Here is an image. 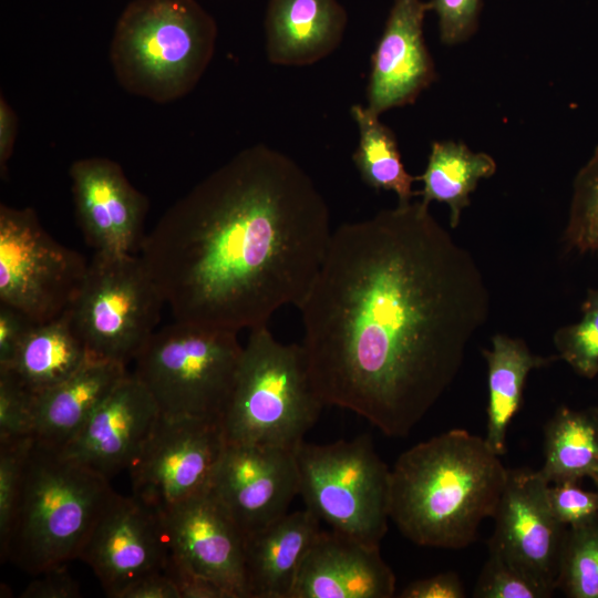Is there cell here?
Instances as JSON below:
<instances>
[{"mask_svg":"<svg viewBox=\"0 0 598 598\" xmlns=\"http://www.w3.org/2000/svg\"><path fill=\"white\" fill-rule=\"evenodd\" d=\"M34 443L33 436L0 441V549L9 536Z\"/></svg>","mask_w":598,"mask_h":598,"instance_id":"4dcf8cb0","label":"cell"},{"mask_svg":"<svg viewBox=\"0 0 598 598\" xmlns=\"http://www.w3.org/2000/svg\"><path fill=\"white\" fill-rule=\"evenodd\" d=\"M321 530L308 508L286 513L244 536L247 598H291L302 563Z\"/></svg>","mask_w":598,"mask_h":598,"instance_id":"ffe728a7","label":"cell"},{"mask_svg":"<svg viewBox=\"0 0 598 598\" xmlns=\"http://www.w3.org/2000/svg\"><path fill=\"white\" fill-rule=\"evenodd\" d=\"M548 485L538 470L508 468L488 549L554 591L568 527L550 511Z\"/></svg>","mask_w":598,"mask_h":598,"instance_id":"7c38bea8","label":"cell"},{"mask_svg":"<svg viewBox=\"0 0 598 598\" xmlns=\"http://www.w3.org/2000/svg\"><path fill=\"white\" fill-rule=\"evenodd\" d=\"M496 162L487 153L473 152L464 143L436 141L431 146L423 182L422 200L444 203L450 208V225L457 227L462 212L478 182L493 176Z\"/></svg>","mask_w":598,"mask_h":598,"instance_id":"d4e9b609","label":"cell"},{"mask_svg":"<svg viewBox=\"0 0 598 598\" xmlns=\"http://www.w3.org/2000/svg\"><path fill=\"white\" fill-rule=\"evenodd\" d=\"M69 175L76 220L89 247L107 255L140 250L148 199L122 166L106 157H85L71 164Z\"/></svg>","mask_w":598,"mask_h":598,"instance_id":"9a60e30c","label":"cell"},{"mask_svg":"<svg viewBox=\"0 0 598 598\" xmlns=\"http://www.w3.org/2000/svg\"><path fill=\"white\" fill-rule=\"evenodd\" d=\"M553 592L499 555L489 551L472 596L475 598H547Z\"/></svg>","mask_w":598,"mask_h":598,"instance_id":"1f68e13d","label":"cell"},{"mask_svg":"<svg viewBox=\"0 0 598 598\" xmlns=\"http://www.w3.org/2000/svg\"><path fill=\"white\" fill-rule=\"evenodd\" d=\"M546 497L556 519L566 527H575L598 516V491H586L576 483L549 484Z\"/></svg>","mask_w":598,"mask_h":598,"instance_id":"836d02e7","label":"cell"},{"mask_svg":"<svg viewBox=\"0 0 598 598\" xmlns=\"http://www.w3.org/2000/svg\"><path fill=\"white\" fill-rule=\"evenodd\" d=\"M564 240L579 252L598 254V145L575 177Z\"/></svg>","mask_w":598,"mask_h":598,"instance_id":"f1b7e54d","label":"cell"},{"mask_svg":"<svg viewBox=\"0 0 598 598\" xmlns=\"http://www.w3.org/2000/svg\"><path fill=\"white\" fill-rule=\"evenodd\" d=\"M395 576L371 546L320 530L300 568L291 598H390Z\"/></svg>","mask_w":598,"mask_h":598,"instance_id":"d6986e66","label":"cell"},{"mask_svg":"<svg viewBox=\"0 0 598 598\" xmlns=\"http://www.w3.org/2000/svg\"><path fill=\"white\" fill-rule=\"evenodd\" d=\"M87 265L44 229L33 208L0 205V303L34 323L53 320L71 306Z\"/></svg>","mask_w":598,"mask_h":598,"instance_id":"30bf717a","label":"cell"},{"mask_svg":"<svg viewBox=\"0 0 598 598\" xmlns=\"http://www.w3.org/2000/svg\"><path fill=\"white\" fill-rule=\"evenodd\" d=\"M465 596L463 581L454 571L414 580L399 595L401 598H464Z\"/></svg>","mask_w":598,"mask_h":598,"instance_id":"f35d334b","label":"cell"},{"mask_svg":"<svg viewBox=\"0 0 598 598\" xmlns=\"http://www.w3.org/2000/svg\"><path fill=\"white\" fill-rule=\"evenodd\" d=\"M159 416L152 394L128 372L60 452L110 481L128 470Z\"/></svg>","mask_w":598,"mask_h":598,"instance_id":"e0dca14e","label":"cell"},{"mask_svg":"<svg viewBox=\"0 0 598 598\" xmlns=\"http://www.w3.org/2000/svg\"><path fill=\"white\" fill-rule=\"evenodd\" d=\"M209 488L244 536L259 530L299 495L295 451L226 443Z\"/></svg>","mask_w":598,"mask_h":598,"instance_id":"5bb4252c","label":"cell"},{"mask_svg":"<svg viewBox=\"0 0 598 598\" xmlns=\"http://www.w3.org/2000/svg\"><path fill=\"white\" fill-rule=\"evenodd\" d=\"M331 234L329 208L309 175L257 144L168 207L140 251L174 320L238 332L299 306Z\"/></svg>","mask_w":598,"mask_h":598,"instance_id":"7a4b0ae2","label":"cell"},{"mask_svg":"<svg viewBox=\"0 0 598 598\" xmlns=\"http://www.w3.org/2000/svg\"><path fill=\"white\" fill-rule=\"evenodd\" d=\"M350 112L359 132L352 159L362 181L377 190L395 193L399 204L411 202L419 176L405 169L393 131L368 106L355 104Z\"/></svg>","mask_w":598,"mask_h":598,"instance_id":"4316f807","label":"cell"},{"mask_svg":"<svg viewBox=\"0 0 598 598\" xmlns=\"http://www.w3.org/2000/svg\"><path fill=\"white\" fill-rule=\"evenodd\" d=\"M115 598H179V594L167 574L156 571L130 582Z\"/></svg>","mask_w":598,"mask_h":598,"instance_id":"ab89813d","label":"cell"},{"mask_svg":"<svg viewBox=\"0 0 598 598\" xmlns=\"http://www.w3.org/2000/svg\"><path fill=\"white\" fill-rule=\"evenodd\" d=\"M590 480L594 482L596 489L598 491V471L590 476Z\"/></svg>","mask_w":598,"mask_h":598,"instance_id":"b9f144b4","label":"cell"},{"mask_svg":"<svg viewBox=\"0 0 598 598\" xmlns=\"http://www.w3.org/2000/svg\"><path fill=\"white\" fill-rule=\"evenodd\" d=\"M326 404L301 344H283L267 324L250 329L221 416L226 443L295 451Z\"/></svg>","mask_w":598,"mask_h":598,"instance_id":"8992f818","label":"cell"},{"mask_svg":"<svg viewBox=\"0 0 598 598\" xmlns=\"http://www.w3.org/2000/svg\"><path fill=\"white\" fill-rule=\"evenodd\" d=\"M297 308L323 403L404 437L457 377L489 293L472 255L420 200L339 226Z\"/></svg>","mask_w":598,"mask_h":598,"instance_id":"6da1fadb","label":"cell"},{"mask_svg":"<svg viewBox=\"0 0 598 598\" xmlns=\"http://www.w3.org/2000/svg\"><path fill=\"white\" fill-rule=\"evenodd\" d=\"M159 516L174 557L217 582L230 598H247L244 535L210 488Z\"/></svg>","mask_w":598,"mask_h":598,"instance_id":"2e32d148","label":"cell"},{"mask_svg":"<svg viewBox=\"0 0 598 598\" xmlns=\"http://www.w3.org/2000/svg\"><path fill=\"white\" fill-rule=\"evenodd\" d=\"M217 34L215 19L196 0H132L115 24L110 62L126 92L169 103L197 85Z\"/></svg>","mask_w":598,"mask_h":598,"instance_id":"277c9868","label":"cell"},{"mask_svg":"<svg viewBox=\"0 0 598 598\" xmlns=\"http://www.w3.org/2000/svg\"><path fill=\"white\" fill-rule=\"evenodd\" d=\"M225 445L220 421L161 414L128 467L133 495L163 514L209 488Z\"/></svg>","mask_w":598,"mask_h":598,"instance_id":"8fae6325","label":"cell"},{"mask_svg":"<svg viewBox=\"0 0 598 598\" xmlns=\"http://www.w3.org/2000/svg\"><path fill=\"white\" fill-rule=\"evenodd\" d=\"M487 364L488 402L485 441L499 456L506 453L508 426L520 408L527 375L558 357L532 353L522 339L495 334L492 348L483 350Z\"/></svg>","mask_w":598,"mask_h":598,"instance_id":"603a6c76","label":"cell"},{"mask_svg":"<svg viewBox=\"0 0 598 598\" xmlns=\"http://www.w3.org/2000/svg\"><path fill=\"white\" fill-rule=\"evenodd\" d=\"M598 471L596 408H560L545 426L544 464L539 474L549 484L589 477Z\"/></svg>","mask_w":598,"mask_h":598,"instance_id":"484cf974","label":"cell"},{"mask_svg":"<svg viewBox=\"0 0 598 598\" xmlns=\"http://www.w3.org/2000/svg\"><path fill=\"white\" fill-rule=\"evenodd\" d=\"M33 433L34 394L10 371L0 370V441L33 436Z\"/></svg>","mask_w":598,"mask_h":598,"instance_id":"d6a6232c","label":"cell"},{"mask_svg":"<svg viewBox=\"0 0 598 598\" xmlns=\"http://www.w3.org/2000/svg\"><path fill=\"white\" fill-rule=\"evenodd\" d=\"M127 373L124 364L90 358L62 382L34 394L35 441L62 450Z\"/></svg>","mask_w":598,"mask_h":598,"instance_id":"7402d4cb","label":"cell"},{"mask_svg":"<svg viewBox=\"0 0 598 598\" xmlns=\"http://www.w3.org/2000/svg\"><path fill=\"white\" fill-rule=\"evenodd\" d=\"M169 545L162 517L134 495L113 493L79 556L107 597L147 574L164 571Z\"/></svg>","mask_w":598,"mask_h":598,"instance_id":"4fadbf2b","label":"cell"},{"mask_svg":"<svg viewBox=\"0 0 598 598\" xmlns=\"http://www.w3.org/2000/svg\"><path fill=\"white\" fill-rule=\"evenodd\" d=\"M508 468L484 437L454 429L403 452L390 473V519L412 543L463 549L492 517Z\"/></svg>","mask_w":598,"mask_h":598,"instance_id":"3957f363","label":"cell"},{"mask_svg":"<svg viewBox=\"0 0 598 598\" xmlns=\"http://www.w3.org/2000/svg\"><path fill=\"white\" fill-rule=\"evenodd\" d=\"M299 495L332 530L379 546L390 519V473L368 435L295 450Z\"/></svg>","mask_w":598,"mask_h":598,"instance_id":"ba28073f","label":"cell"},{"mask_svg":"<svg viewBox=\"0 0 598 598\" xmlns=\"http://www.w3.org/2000/svg\"><path fill=\"white\" fill-rule=\"evenodd\" d=\"M33 579L21 592L22 598H78L81 597L79 582L69 574L64 565L51 568Z\"/></svg>","mask_w":598,"mask_h":598,"instance_id":"74e56055","label":"cell"},{"mask_svg":"<svg viewBox=\"0 0 598 598\" xmlns=\"http://www.w3.org/2000/svg\"><path fill=\"white\" fill-rule=\"evenodd\" d=\"M558 358L579 375L598 374V290H591L582 305L581 319L558 329L554 334Z\"/></svg>","mask_w":598,"mask_h":598,"instance_id":"f546056e","label":"cell"},{"mask_svg":"<svg viewBox=\"0 0 598 598\" xmlns=\"http://www.w3.org/2000/svg\"><path fill=\"white\" fill-rule=\"evenodd\" d=\"M33 324L34 322L19 310L0 303V370L11 365Z\"/></svg>","mask_w":598,"mask_h":598,"instance_id":"8d00e7d4","label":"cell"},{"mask_svg":"<svg viewBox=\"0 0 598 598\" xmlns=\"http://www.w3.org/2000/svg\"><path fill=\"white\" fill-rule=\"evenodd\" d=\"M90 358L66 310L53 320L34 323L4 370L38 394L69 378Z\"/></svg>","mask_w":598,"mask_h":598,"instance_id":"cb8c5ba5","label":"cell"},{"mask_svg":"<svg viewBox=\"0 0 598 598\" xmlns=\"http://www.w3.org/2000/svg\"><path fill=\"white\" fill-rule=\"evenodd\" d=\"M164 573L174 581L179 598H230L221 586L194 571L171 553Z\"/></svg>","mask_w":598,"mask_h":598,"instance_id":"d590c367","label":"cell"},{"mask_svg":"<svg viewBox=\"0 0 598 598\" xmlns=\"http://www.w3.org/2000/svg\"><path fill=\"white\" fill-rule=\"evenodd\" d=\"M429 4L437 16L443 44L463 43L476 32L482 0H430Z\"/></svg>","mask_w":598,"mask_h":598,"instance_id":"e575fe53","label":"cell"},{"mask_svg":"<svg viewBox=\"0 0 598 598\" xmlns=\"http://www.w3.org/2000/svg\"><path fill=\"white\" fill-rule=\"evenodd\" d=\"M243 348L237 332L175 320L151 336L132 373L162 415L221 422Z\"/></svg>","mask_w":598,"mask_h":598,"instance_id":"52a82bcc","label":"cell"},{"mask_svg":"<svg viewBox=\"0 0 598 598\" xmlns=\"http://www.w3.org/2000/svg\"><path fill=\"white\" fill-rule=\"evenodd\" d=\"M348 14L339 0H268L266 52L270 63L311 65L342 42Z\"/></svg>","mask_w":598,"mask_h":598,"instance_id":"44dd1931","label":"cell"},{"mask_svg":"<svg viewBox=\"0 0 598 598\" xmlns=\"http://www.w3.org/2000/svg\"><path fill=\"white\" fill-rule=\"evenodd\" d=\"M18 134V116L6 97L0 96V172L7 175V165L12 156Z\"/></svg>","mask_w":598,"mask_h":598,"instance_id":"60d3db41","label":"cell"},{"mask_svg":"<svg viewBox=\"0 0 598 598\" xmlns=\"http://www.w3.org/2000/svg\"><path fill=\"white\" fill-rule=\"evenodd\" d=\"M596 414H597V419H598V408H596Z\"/></svg>","mask_w":598,"mask_h":598,"instance_id":"7bdbcfd3","label":"cell"},{"mask_svg":"<svg viewBox=\"0 0 598 598\" xmlns=\"http://www.w3.org/2000/svg\"><path fill=\"white\" fill-rule=\"evenodd\" d=\"M164 305L141 256L94 252L68 311L91 358L127 365L156 331Z\"/></svg>","mask_w":598,"mask_h":598,"instance_id":"9c48e42d","label":"cell"},{"mask_svg":"<svg viewBox=\"0 0 598 598\" xmlns=\"http://www.w3.org/2000/svg\"><path fill=\"white\" fill-rule=\"evenodd\" d=\"M430 10L422 0H394L371 58L367 106L375 114L413 104L436 80L423 35Z\"/></svg>","mask_w":598,"mask_h":598,"instance_id":"ac0fdd59","label":"cell"},{"mask_svg":"<svg viewBox=\"0 0 598 598\" xmlns=\"http://www.w3.org/2000/svg\"><path fill=\"white\" fill-rule=\"evenodd\" d=\"M113 493L109 480L35 441L1 558L32 575L79 559Z\"/></svg>","mask_w":598,"mask_h":598,"instance_id":"5b68a950","label":"cell"},{"mask_svg":"<svg viewBox=\"0 0 598 598\" xmlns=\"http://www.w3.org/2000/svg\"><path fill=\"white\" fill-rule=\"evenodd\" d=\"M557 588L569 598H598V516L568 527Z\"/></svg>","mask_w":598,"mask_h":598,"instance_id":"83f0119b","label":"cell"}]
</instances>
